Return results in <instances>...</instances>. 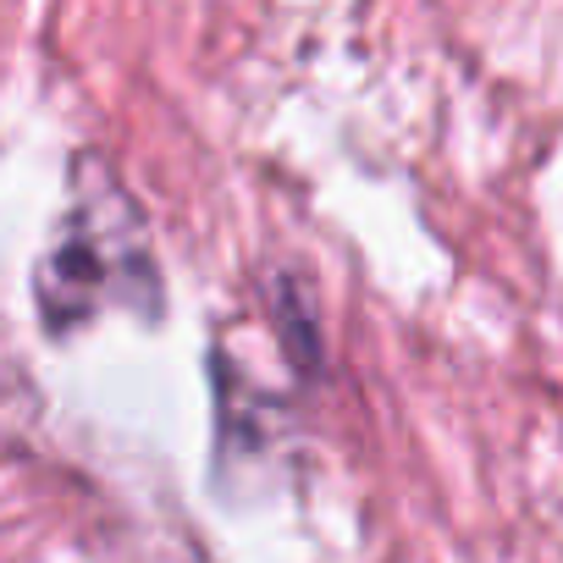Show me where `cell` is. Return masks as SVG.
I'll return each mask as SVG.
<instances>
[{
	"label": "cell",
	"mask_w": 563,
	"mask_h": 563,
	"mask_svg": "<svg viewBox=\"0 0 563 563\" xmlns=\"http://www.w3.org/2000/svg\"><path fill=\"white\" fill-rule=\"evenodd\" d=\"M106 299L155 310L161 276H155L139 205L106 177V166H78L73 205L40 265V321L51 332H67L89 321Z\"/></svg>",
	"instance_id": "obj_1"
},
{
	"label": "cell",
	"mask_w": 563,
	"mask_h": 563,
	"mask_svg": "<svg viewBox=\"0 0 563 563\" xmlns=\"http://www.w3.org/2000/svg\"><path fill=\"white\" fill-rule=\"evenodd\" d=\"M271 316L282 327V343H288V354L316 371L321 365V332H316V299L299 288L294 276H271Z\"/></svg>",
	"instance_id": "obj_2"
}]
</instances>
